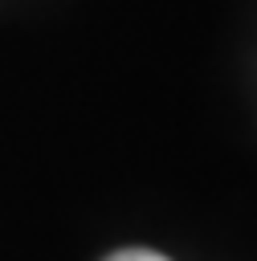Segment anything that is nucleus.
<instances>
[{"instance_id": "f257e3e1", "label": "nucleus", "mask_w": 257, "mask_h": 261, "mask_svg": "<svg viewBox=\"0 0 257 261\" xmlns=\"http://www.w3.org/2000/svg\"><path fill=\"white\" fill-rule=\"evenodd\" d=\"M106 261H171V257H163V253H155V249H118V253H110Z\"/></svg>"}]
</instances>
